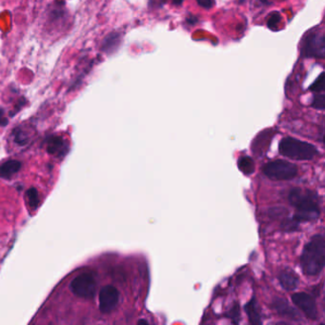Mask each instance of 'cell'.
Segmentation results:
<instances>
[{
  "label": "cell",
  "mask_w": 325,
  "mask_h": 325,
  "mask_svg": "<svg viewBox=\"0 0 325 325\" xmlns=\"http://www.w3.org/2000/svg\"><path fill=\"white\" fill-rule=\"evenodd\" d=\"M289 203L295 207L296 212L293 216L298 223L317 220L320 215L318 196L310 190L294 188L288 195Z\"/></svg>",
  "instance_id": "cell-1"
},
{
  "label": "cell",
  "mask_w": 325,
  "mask_h": 325,
  "mask_svg": "<svg viewBox=\"0 0 325 325\" xmlns=\"http://www.w3.org/2000/svg\"><path fill=\"white\" fill-rule=\"evenodd\" d=\"M325 239L322 234L315 235L304 246L301 258V265L304 274L318 276L324 268Z\"/></svg>",
  "instance_id": "cell-2"
},
{
  "label": "cell",
  "mask_w": 325,
  "mask_h": 325,
  "mask_svg": "<svg viewBox=\"0 0 325 325\" xmlns=\"http://www.w3.org/2000/svg\"><path fill=\"white\" fill-rule=\"evenodd\" d=\"M279 152L283 157L296 160H310L318 154L314 145L290 137H284L281 140Z\"/></svg>",
  "instance_id": "cell-3"
},
{
  "label": "cell",
  "mask_w": 325,
  "mask_h": 325,
  "mask_svg": "<svg viewBox=\"0 0 325 325\" xmlns=\"http://www.w3.org/2000/svg\"><path fill=\"white\" fill-rule=\"evenodd\" d=\"M262 172L271 181H290L297 174V167L289 161L276 159L266 163Z\"/></svg>",
  "instance_id": "cell-4"
},
{
  "label": "cell",
  "mask_w": 325,
  "mask_h": 325,
  "mask_svg": "<svg viewBox=\"0 0 325 325\" xmlns=\"http://www.w3.org/2000/svg\"><path fill=\"white\" fill-rule=\"evenodd\" d=\"M70 289L73 295L82 298H93L96 291V282L89 273L80 274L72 280Z\"/></svg>",
  "instance_id": "cell-5"
},
{
  "label": "cell",
  "mask_w": 325,
  "mask_h": 325,
  "mask_svg": "<svg viewBox=\"0 0 325 325\" xmlns=\"http://www.w3.org/2000/svg\"><path fill=\"white\" fill-rule=\"evenodd\" d=\"M324 34L322 31L312 32L304 40L303 54L308 58H324Z\"/></svg>",
  "instance_id": "cell-6"
},
{
  "label": "cell",
  "mask_w": 325,
  "mask_h": 325,
  "mask_svg": "<svg viewBox=\"0 0 325 325\" xmlns=\"http://www.w3.org/2000/svg\"><path fill=\"white\" fill-rule=\"evenodd\" d=\"M292 302L296 307L302 311L304 316L311 320H317L318 318V311L316 301L313 296L304 293L299 292L292 295Z\"/></svg>",
  "instance_id": "cell-7"
},
{
  "label": "cell",
  "mask_w": 325,
  "mask_h": 325,
  "mask_svg": "<svg viewBox=\"0 0 325 325\" xmlns=\"http://www.w3.org/2000/svg\"><path fill=\"white\" fill-rule=\"evenodd\" d=\"M120 294L118 290L113 285L102 287L99 292V310L103 314H109L115 310L119 303Z\"/></svg>",
  "instance_id": "cell-8"
},
{
  "label": "cell",
  "mask_w": 325,
  "mask_h": 325,
  "mask_svg": "<svg viewBox=\"0 0 325 325\" xmlns=\"http://www.w3.org/2000/svg\"><path fill=\"white\" fill-rule=\"evenodd\" d=\"M69 151V145L64 137L60 136H53L48 139L47 152L51 156L58 158L64 157Z\"/></svg>",
  "instance_id": "cell-9"
},
{
  "label": "cell",
  "mask_w": 325,
  "mask_h": 325,
  "mask_svg": "<svg viewBox=\"0 0 325 325\" xmlns=\"http://www.w3.org/2000/svg\"><path fill=\"white\" fill-rule=\"evenodd\" d=\"M272 305L274 310L278 312V314L282 317L294 319V320H299V314L297 313L296 308L292 307L288 303V301H286L285 298L274 297Z\"/></svg>",
  "instance_id": "cell-10"
},
{
  "label": "cell",
  "mask_w": 325,
  "mask_h": 325,
  "mask_svg": "<svg viewBox=\"0 0 325 325\" xmlns=\"http://www.w3.org/2000/svg\"><path fill=\"white\" fill-rule=\"evenodd\" d=\"M279 282L282 288L286 291L296 289L299 284L298 276L292 269H284L279 274Z\"/></svg>",
  "instance_id": "cell-11"
},
{
  "label": "cell",
  "mask_w": 325,
  "mask_h": 325,
  "mask_svg": "<svg viewBox=\"0 0 325 325\" xmlns=\"http://www.w3.org/2000/svg\"><path fill=\"white\" fill-rule=\"evenodd\" d=\"M66 16L67 10L64 0H56L53 3V6L49 9L48 24H56L58 22L64 21Z\"/></svg>",
  "instance_id": "cell-12"
},
{
  "label": "cell",
  "mask_w": 325,
  "mask_h": 325,
  "mask_svg": "<svg viewBox=\"0 0 325 325\" xmlns=\"http://www.w3.org/2000/svg\"><path fill=\"white\" fill-rule=\"evenodd\" d=\"M121 42V36L118 33H111L106 36L102 45H101V50L105 54H113L114 52L117 50Z\"/></svg>",
  "instance_id": "cell-13"
},
{
  "label": "cell",
  "mask_w": 325,
  "mask_h": 325,
  "mask_svg": "<svg viewBox=\"0 0 325 325\" xmlns=\"http://www.w3.org/2000/svg\"><path fill=\"white\" fill-rule=\"evenodd\" d=\"M246 315L248 317V320L251 324H261V317L260 311L258 305V302L255 297H252L244 306Z\"/></svg>",
  "instance_id": "cell-14"
},
{
  "label": "cell",
  "mask_w": 325,
  "mask_h": 325,
  "mask_svg": "<svg viewBox=\"0 0 325 325\" xmlns=\"http://www.w3.org/2000/svg\"><path fill=\"white\" fill-rule=\"evenodd\" d=\"M21 169V162L18 160H9L0 166V178L11 180Z\"/></svg>",
  "instance_id": "cell-15"
},
{
  "label": "cell",
  "mask_w": 325,
  "mask_h": 325,
  "mask_svg": "<svg viewBox=\"0 0 325 325\" xmlns=\"http://www.w3.org/2000/svg\"><path fill=\"white\" fill-rule=\"evenodd\" d=\"M13 137L15 138V143L20 146H25L29 143L31 139V133L26 128L17 127L13 132Z\"/></svg>",
  "instance_id": "cell-16"
},
{
  "label": "cell",
  "mask_w": 325,
  "mask_h": 325,
  "mask_svg": "<svg viewBox=\"0 0 325 325\" xmlns=\"http://www.w3.org/2000/svg\"><path fill=\"white\" fill-rule=\"evenodd\" d=\"M238 167L239 170L246 176H250L254 173L255 171V163H254L253 159L250 157L243 156L240 157L238 160Z\"/></svg>",
  "instance_id": "cell-17"
},
{
  "label": "cell",
  "mask_w": 325,
  "mask_h": 325,
  "mask_svg": "<svg viewBox=\"0 0 325 325\" xmlns=\"http://www.w3.org/2000/svg\"><path fill=\"white\" fill-rule=\"evenodd\" d=\"M27 199H28V203H29L30 208L35 211V210L38 208L39 206V195H38V192L36 188H30L27 193Z\"/></svg>",
  "instance_id": "cell-18"
},
{
  "label": "cell",
  "mask_w": 325,
  "mask_h": 325,
  "mask_svg": "<svg viewBox=\"0 0 325 325\" xmlns=\"http://www.w3.org/2000/svg\"><path fill=\"white\" fill-rule=\"evenodd\" d=\"M227 318H230L233 323L238 324L240 319V308L239 304H234L231 307V309L226 313Z\"/></svg>",
  "instance_id": "cell-19"
},
{
  "label": "cell",
  "mask_w": 325,
  "mask_h": 325,
  "mask_svg": "<svg viewBox=\"0 0 325 325\" xmlns=\"http://www.w3.org/2000/svg\"><path fill=\"white\" fill-rule=\"evenodd\" d=\"M299 223L293 218H285L282 223V229L285 232H294L298 229Z\"/></svg>",
  "instance_id": "cell-20"
},
{
  "label": "cell",
  "mask_w": 325,
  "mask_h": 325,
  "mask_svg": "<svg viewBox=\"0 0 325 325\" xmlns=\"http://www.w3.org/2000/svg\"><path fill=\"white\" fill-rule=\"evenodd\" d=\"M324 92L316 93L314 96V101L312 102V107L323 110L324 109Z\"/></svg>",
  "instance_id": "cell-21"
},
{
  "label": "cell",
  "mask_w": 325,
  "mask_h": 325,
  "mask_svg": "<svg viewBox=\"0 0 325 325\" xmlns=\"http://www.w3.org/2000/svg\"><path fill=\"white\" fill-rule=\"evenodd\" d=\"M311 91L315 93H322L324 92V78L323 74L321 73L318 80L315 81V83L311 86Z\"/></svg>",
  "instance_id": "cell-22"
},
{
  "label": "cell",
  "mask_w": 325,
  "mask_h": 325,
  "mask_svg": "<svg viewBox=\"0 0 325 325\" xmlns=\"http://www.w3.org/2000/svg\"><path fill=\"white\" fill-rule=\"evenodd\" d=\"M195 1L199 7L206 9V10L212 9L215 4L214 0H195Z\"/></svg>",
  "instance_id": "cell-23"
},
{
  "label": "cell",
  "mask_w": 325,
  "mask_h": 325,
  "mask_svg": "<svg viewBox=\"0 0 325 325\" xmlns=\"http://www.w3.org/2000/svg\"><path fill=\"white\" fill-rule=\"evenodd\" d=\"M26 102H26V98H25V97H20V98L17 101V102H16L15 109H14V111L12 112L11 116H14L16 113H18V112H19V111L24 107V105L26 104Z\"/></svg>",
  "instance_id": "cell-24"
},
{
  "label": "cell",
  "mask_w": 325,
  "mask_h": 325,
  "mask_svg": "<svg viewBox=\"0 0 325 325\" xmlns=\"http://www.w3.org/2000/svg\"><path fill=\"white\" fill-rule=\"evenodd\" d=\"M280 22V15H276V16H271L269 21H268V27L270 29H276V26L279 24Z\"/></svg>",
  "instance_id": "cell-25"
},
{
  "label": "cell",
  "mask_w": 325,
  "mask_h": 325,
  "mask_svg": "<svg viewBox=\"0 0 325 325\" xmlns=\"http://www.w3.org/2000/svg\"><path fill=\"white\" fill-rule=\"evenodd\" d=\"M8 124V119L4 116V110L0 108V126H6Z\"/></svg>",
  "instance_id": "cell-26"
},
{
  "label": "cell",
  "mask_w": 325,
  "mask_h": 325,
  "mask_svg": "<svg viewBox=\"0 0 325 325\" xmlns=\"http://www.w3.org/2000/svg\"><path fill=\"white\" fill-rule=\"evenodd\" d=\"M183 1L184 0H172L173 5H176V6H180L183 3Z\"/></svg>",
  "instance_id": "cell-27"
},
{
  "label": "cell",
  "mask_w": 325,
  "mask_h": 325,
  "mask_svg": "<svg viewBox=\"0 0 325 325\" xmlns=\"http://www.w3.org/2000/svg\"><path fill=\"white\" fill-rule=\"evenodd\" d=\"M259 1H260V2H261L262 4H264V5L271 3V0H259Z\"/></svg>",
  "instance_id": "cell-28"
},
{
  "label": "cell",
  "mask_w": 325,
  "mask_h": 325,
  "mask_svg": "<svg viewBox=\"0 0 325 325\" xmlns=\"http://www.w3.org/2000/svg\"><path fill=\"white\" fill-rule=\"evenodd\" d=\"M138 324H141V323H146V324H148V321L147 320H145V319H140V320H138V322H137Z\"/></svg>",
  "instance_id": "cell-29"
}]
</instances>
